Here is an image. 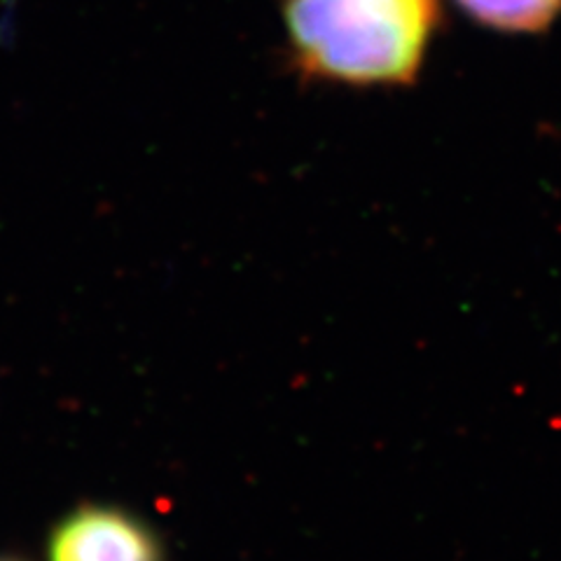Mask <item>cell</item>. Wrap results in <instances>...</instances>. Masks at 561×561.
<instances>
[{
  "instance_id": "cell-1",
  "label": "cell",
  "mask_w": 561,
  "mask_h": 561,
  "mask_svg": "<svg viewBox=\"0 0 561 561\" xmlns=\"http://www.w3.org/2000/svg\"><path fill=\"white\" fill-rule=\"evenodd\" d=\"M293 73L346 90L416 84L443 28V0H280Z\"/></svg>"
},
{
  "instance_id": "cell-3",
  "label": "cell",
  "mask_w": 561,
  "mask_h": 561,
  "mask_svg": "<svg viewBox=\"0 0 561 561\" xmlns=\"http://www.w3.org/2000/svg\"><path fill=\"white\" fill-rule=\"evenodd\" d=\"M468 20L511 35H534L550 28L561 14V0H454Z\"/></svg>"
},
{
  "instance_id": "cell-4",
  "label": "cell",
  "mask_w": 561,
  "mask_h": 561,
  "mask_svg": "<svg viewBox=\"0 0 561 561\" xmlns=\"http://www.w3.org/2000/svg\"><path fill=\"white\" fill-rule=\"evenodd\" d=\"M0 561H14V559H0Z\"/></svg>"
},
{
  "instance_id": "cell-2",
  "label": "cell",
  "mask_w": 561,
  "mask_h": 561,
  "mask_svg": "<svg viewBox=\"0 0 561 561\" xmlns=\"http://www.w3.org/2000/svg\"><path fill=\"white\" fill-rule=\"evenodd\" d=\"M47 561H162V548L144 522L119 507L84 505L55 526Z\"/></svg>"
}]
</instances>
